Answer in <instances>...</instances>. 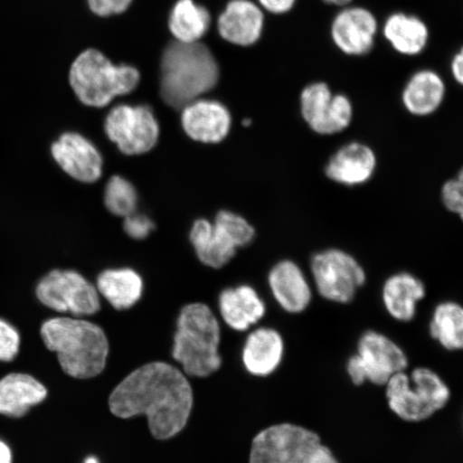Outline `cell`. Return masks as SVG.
<instances>
[{"label": "cell", "mask_w": 463, "mask_h": 463, "mask_svg": "<svg viewBox=\"0 0 463 463\" xmlns=\"http://www.w3.org/2000/svg\"><path fill=\"white\" fill-rule=\"evenodd\" d=\"M285 355V341L279 332L271 327H260L250 333L242 350V363L254 376L273 374Z\"/></svg>", "instance_id": "obj_18"}, {"label": "cell", "mask_w": 463, "mask_h": 463, "mask_svg": "<svg viewBox=\"0 0 463 463\" xmlns=\"http://www.w3.org/2000/svg\"><path fill=\"white\" fill-rule=\"evenodd\" d=\"M85 463H99V461H98L96 457H89V458L85 460Z\"/></svg>", "instance_id": "obj_41"}, {"label": "cell", "mask_w": 463, "mask_h": 463, "mask_svg": "<svg viewBox=\"0 0 463 463\" xmlns=\"http://www.w3.org/2000/svg\"><path fill=\"white\" fill-rule=\"evenodd\" d=\"M42 337L71 378H95L106 368L109 341L103 329L94 323L80 318H50L43 324Z\"/></svg>", "instance_id": "obj_3"}, {"label": "cell", "mask_w": 463, "mask_h": 463, "mask_svg": "<svg viewBox=\"0 0 463 463\" xmlns=\"http://www.w3.org/2000/svg\"><path fill=\"white\" fill-rule=\"evenodd\" d=\"M451 72H453L454 78L459 84L463 83V53L459 52L454 57L453 62H451Z\"/></svg>", "instance_id": "obj_38"}, {"label": "cell", "mask_w": 463, "mask_h": 463, "mask_svg": "<svg viewBox=\"0 0 463 463\" xmlns=\"http://www.w3.org/2000/svg\"><path fill=\"white\" fill-rule=\"evenodd\" d=\"M408 366V357L401 346L383 334L368 331L358 340L357 353L347 361L346 373L355 385L369 381L383 386Z\"/></svg>", "instance_id": "obj_7"}, {"label": "cell", "mask_w": 463, "mask_h": 463, "mask_svg": "<svg viewBox=\"0 0 463 463\" xmlns=\"http://www.w3.org/2000/svg\"><path fill=\"white\" fill-rule=\"evenodd\" d=\"M0 463H13V451L3 439H0Z\"/></svg>", "instance_id": "obj_39"}, {"label": "cell", "mask_w": 463, "mask_h": 463, "mask_svg": "<svg viewBox=\"0 0 463 463\" xmlns=\"http://www.w3.org/2000/svg\"><path fill=\"white\" fill-rule=\"evenodd\" d=\"M104 204L113 215L129 216L137 210V190L127 179L114 176L109 179L106 191H104Z\"/></svg>", "instance_id": "obj_29"}, {"label": "cell", "mask_w": 463, "mask_h": 463, "mask_svg": "<svg viewBox=\"0 0 463 463\" xmlns=\"http://www.w3.org/2000/svg\"><path fill=\"white\" fill-rule=\"evenodd\" d=\"M386 398L398 418L420 422L447 407L450 391L437 373L420 367L411 375L404 372L393 374L386 383Z\"/></svg>", "instance_id": "obj_6"}, {"label": "cell", "mask_w": 463, "mask_h": 463, "mask_svg": "<svg viewBox=\"0 0 463 463\" xmlns=\"http://www.w3.org/2000/svg\"><path fill=\"white\" fill-rule=\"evenodd\" d=\"M215 224L228 235L236 248L250 244L254 235H256V231L246 219L232 212H220L216 217Z\"/></svg>", "instance_id": "obj_30"}, {"label": "cell", "mask_w": 463, "mask_h": 463, "mask_svg": "<svg viewBox=\"0 0 463 463\" xmlns=\"http://www.w3.org/2000/svg\"><path fill=\"white\" fill-rule=\"evenodd\" d=\"M259 2L269 13L282 14L291 10L297 0H259Z\"/></svg>", "instance_id": "obj_36"}, {"label": "cell", "mask_w": 463, "mask_h": 463, "mask_svg": "<svg viewBox=\"0 0 463 463\" xmlns=\"http://www.w3.org/2000/svg\"><path fill=\"white\" fill-rule=\"evenodd\" d=\"M244 125L245 126H250L251 125V119H245L244 120Z\"/></svg>", "instance_id": "obj_42"}, {"label": "cell", "mask_w": 463, "mask_h": 463, "mask_svg": "<svg viewBox=\"0 0 463 463\" xmlns=\"http://www.w3.org/2000/svg\"><path fill=\"white\" fill-rule=\"evenodd\" d=\"M182 125L194 141L219 143L229 135L232 118L222 103L196 99L183 108Z\"/></svg>", "instance_id": "obj_13"}, {"label": "cell", "mask_w": 463, "mask_h": 463, "mask_svg": "<svg viewBox=\"0 0 463 463\" xmlns=\"http://www.w3.org/2000/svg\"><path fill=\"white\" fill-rule=\"evenodd\" d=\"M217 26L225 42L250 46L258 43L262 34L264 15L262 10L249 0H231L220 14Z\"/></svg>", "instance_id": "obj_15"}, {"label": "cell", "mask_w": 463, "mask_h": 463, "mask_svg": "<svg viewBox=\"0 0 463 463\" xmlns=\"http://www.w3.org/2000/svg\"><path fill=\"white\" fill-rule=\"evenodd\" d=\"M376 20L364 8H347L335 16L332 37L335 45L347 55L361 56L372 51Z\"/></svg>", "instance_id": "obj_14"}, {"label": "cell", "mask_w": 463, "mask_h": 463, "mask_svg": "<svg viewBox=\"0 0 463 463\" xmlns=\"http://www.w3.org/2000/svg\"><path fill=\"white\" fill-rule=\"evenodd\" d=\"M97 291L115 309H129L140 299L143 281L140 275L130 269H108L98 277Z\"/></svg>", "instance_id": "obj_25"}, {"label": "cell", "mask_w": 463, "mask_h": 463, "mask_svg": "<svg viewBox=\"0 0 463 463\" xmlns=\"http://www.w3.org/2000/svg\"><path fill=\"white\" fill-rule=\"evenodd\" d=\"M52 155L69 175L82 183H95L101 177L103 160L94 144L79 133H63L52 145Z\"/></svg>", "instance_id": "obj_12"}, {"label": "cell", "mask_w": 463, "mask_h": 463, "mask_svg": "<svg viewBox=\"0 0 463 463\" xmlns=\"http://www.w3.org/2000/svg\"><path fill=\"white\" fill-rule=\"evenodd\" d=\"M311 273L321 297L339 304L350 303L366 281L362 265L339 249L317 253L311 260Z\"/></svg>", "instance_id": "obj_9"}, {"label": "cell", "mask_w": 463, "mask_h": 463, "mask_svg": "<svg viewBox=\"0 0 463 463\" xmlns=\"http://www.w3.org/2000/svg\"><path fill=\"white\" fill-rule=\"evenodd\" d=\"M133 0H87L89 9L97 16L109 17L126 13Z\"/></svg>", "instance_id": "obj_35"}, {"label": "cell", "mask_w": 463, "mask_h": 463, "mask_svg": "<svg viewBox=\"0 0 463 463\" xmlns=\"http://www.w3.org/2000/svg\"><path fill=\"white\" fill-rule=\"evenodd\" d=\"M426 288L419 278L408 273L392 275L384 283L382 299L387 312L397 321H412L416 306L425 298Z\"/></svg>", "instance_id": "obj_21"}, {"label": "cell", "mask_w": 463, "mask_h": 463, "mask_svg": "<svg viewBox=\"0 0 463 463\" xmlns=\"http://www.w3.org/2000/svg\"><path fill=\"white\" fill-rule=\"evenodd\" d=\"M141 75L129 65H115L96 49L82 52L71 67L69 82L85 106L103 108L137 89Z\"/></svg>", "instance_id": "obj_5"}, {"label": "cell", "mask_w": 463, "mask_h": 463, "mask_svg": "<svg viewBox=\"0 0 463 463\" xmlns=\"http://www.w3.org/2000/svg\"><path fill=\"white\" fill-rule=\"evenodd\" d=\"M21 337L17 329L0 317V362L15 360L20 352Z\"/></svg>", "instance_id": "obj_32"}, {"label": "cell", "mask_w": 463, "mask_h": 463, "mask_svg": "<svg viewBox=\"0 0 463 463\" xmlns=\"http://www.w3.org/2000/svg\"><path fill=\"white\" fill-rule=\"evenodd\" d=\"M46 396L45 386L33 376L17 373L5 375L0 379V415L23 418Z\"/></svg>", "instance_id": "obj_19"}, {"label": "cell", "mask_w": 463, "mask_h": 463, "mask_svg": "<svg viewBox=\"0 0 463 463\" xmlns=\"http://www.w3.org/2000/svg\"><path fill=\"white\" fill-rule=\"evenodd\" d=\"M430 331L444 349L459 351L463 346V309L455 302L439 304L433 311Z\"/></svg>", "instance_id": "obj_27"}, {"label": "cell", "mask_w": 463, "mask_h": 463, "mask_svg": "<svg viewBox=\"0 0 463 463\" xmlns=\"http://www.w3.org/2000/svg\"><path fill=\"white\" fill-rule=\"evenodd\" d=\"M190 241L201 262L210 268L222 269L235 256L237 248L228 235L205 219L194 222Z\"/></svg>", "instance_id": "obj_22"}, {"label": "cell", "mask_w": 463, "mask_h": 463, "mask_svg": "<svg viewBox=\"0 0 463 463\" xmlns=\"http://www.w3.org/2000/svg\"><path fill=\"white\" fill-rule=\"evenodd\" d=\"M352 118L353 107L349 98L345 95L333 96L322 136H331L344 131L350 126Z\"/></svg>", "instance_id": "obj_31"}, {"label": "cell", "mask_w": 463, "mask_h": 463, "mask_svg": "<svg viewBox=\"0 0 463 463\" xmlns=\"http://www.w3.org/2000/svg\"><path fill=\"white\" fill-rule=\"evenodd\" d=\"M321 444L315 431L283 422L265 428L254 437L249 463H310Z\"/></svg>", "instance_id": "obj_8"}, {"label": "cell", "mask_w": 463, "mask_h": 463, "mask_svg": "<svg viewBox=\"0 0 463 463\" xmlns=\"http://www.w3.org/2000/svg\"><path fill=\"white\" fill-rule=\"evenodd\" d=\"M219 309L224 322L237 332L248 331L266 314L263 299L250 286L224 289L220 294Z\"/></svg>", "instance_id": "obj_20"}, {"label": "cell", "mask_w": 463, "mask_h": 463, "mask_svg": "<svg viewBox=\"0 0 463 463\" xmlns=\"http://www.w3.org/2000/svg\"><path fill=\"white\" fill-rule=\"evenodd\" d=\"M384 34L393 49L410 56L420 54L430 37L424 23L418 17L403 14H393L386 21Z\"/></svg>", "instance_id": "obj_26"}, {"label": "cell", "mask_w": 463, "mask_h": 463, "mask_svg": "<svg viewBox=\"0 0 463 463\" xmlns=\"http://www.w3.org/2000/svg\"><path fill=\"white\" fill-rule=\"evenodd\" d=\"M310 463H339V461L335 458L331 449L326 447V445L321 444L316 449L314 455H312Z\"/></svg>", "instance_id": "obj_37"}, {"label": "cell", "mask_w": 463, "mask_h": 463, "mask_svg": "<svg viewBox=\"0 0 463 463\" xmlns=\"http://www.w3.org/2000/svg\"><path fill=\"white\" fill-rule=\"evenodd\" d=\"M463 177L462 173L458 178L445 183L442 189V200L445 207L451 213L462 216L463 213Z\"/></svg>", "instance_id": "obj_33"}, {"label": "cell", "mask_w": 463, "mask_h": 463, "mask_svg": "<svg viewBox=\"0 0 463 463\" xmlns=\"http://www.w3.org/2000/svg\"><path fill=\"white\" fill-rule=\"evenodd\" d=\"M160 94L174 109H183L215 89L219 66L205 44L173 42L161 58Z\"/></svg>", "instance_id": "obj_2"}, {"label": "cell", "mask_w": 463, "mask_h": 463, "mask_svg": "<svg viewBox=\"0 0 463 463\" xmlns=\"http://www.w3.org/2000/svg\"><path fill=\"white\" fill-rule=\"evenodd\" d=\"M104 129L109 140L125 155H142L155 147L159 138V125L147 106L120 104L109 111Z\"/></svg>", "instance_id": "obj_11"}, {"label": "cell", "mask_w": 463, "mask_h": 463, "mask_svg": "<svg viewBox=\"0 0 463 463\" xmlns=\"http://www.w3.org/2000/svg\"><path fill=\"white\" fill-rule=\"evenodd\" d=\"M375 167L373 150L355 142L345 145L333 156L326 167V175L335 183L354 187L367 183Z\"/></svg>", "instance_id": "obj_17"}, {"label": "cell", "mask_w": 463, "mask_h": 463, "mask_svg": "<svg viewBox=\"0 0 463 463\" xmlns=\"http://www.w3.org/2000/svg\"><path fill=\"white\" fill-rule=\"evenodd\" d=\"M194 404L186 376L171 364H144L120 382L109 399L111 412L120 419L145 415L153 436L167 439L187 425Z\"/></svg>", "instance_id": "obj_1"}, {"label": "cell", "mask_w": 463, "mask_h": 463, "mask_svg": "<svg viewBox=\"0 0 463 463\" xmlns=\"http://www.w3.org/2000/svg\"><path fill=\"white\" fill-rule=\"evenodd\" d=\"M333 96L326 83L307 86L300 96V109H302L303 118L310 128L318 135L322 133Z\"/></svg>", "instance_id": "obj_28"}, {"label": "cell", "mask_w": 463, "mask_h": 463, "mask_svg": "<svg viewBox=\"0 0 463 463\" xmlns=\"http://www.w3.org/2000/svg\"><path fill=\"white\" fill-rule=\"evenodd\" d=\"M124 229L131 239L144 240L155 229V224L146 215L133 213L125 217Z\"/></svg>", "instance_id": "obj_34"}, {"label": "cell", "mask_w": 463, "mask_h": 463, "mask_svg": "<svg viewBox=\"0 0 463 463\" xmlns=\"http://www.w3.org/2000/svg\"><path fill=\"white\" fill-rule=\"evenodd\" d=\"M269 286L278 305L288 314H300L308 308L312 298L309 283L292 260H281L271 269Z\"/></svg>", "instance_id": "obj_16"}, {"label": "cell", "mask_w": 463, "mask_h": 463, "mask_svg": "<svg viewBox=\"0 0 463 463\" xmlns=\"http://www.w3.org/2000/svg\"><path fill=\"white\" fill-rule=\"evenodd\" d=\"M36 295L40 303L57 312L91 316L100 310L97 288L73 270L51 271L38 283Z\"/></svg>", "instance_id": "obj_10"}, {"label": "cell", "mask_w": 463, "mask_h": 463, "mask_svg": "<svg viewBox=\"0 0 463 463\" xmlns=\"http://www.w3.org/2000/svg\"><path fill=\"white\" fill-rule=\"evenodd\" d=\"M211 25V14L194 0H177L167 22L175 42L183 43H199L210 31Z\"/></svg>", "instance_id": "obj_24"}, {"label": "cell", "mask_w": 463, "mask_h": 463, "mask_svg": "<svg viewBox=\"0 0 463 463\" xmlns=\"http://www.w3.org/2000/svg\"><path fill=\"white\" fill-rule=\"evenodd\" d=\"M444 95L443 80L436 72L422 71L410 79L403 90L402 101L411 114L427 116L441 106Z\"/></svg>", "instance_id": "obj_23"}, {"label": "cell", "mask_w": 463, "mask_h": 463, "mask_svg": "<svg viewBox=\"0 0 463 463\" xmlns=\"http://www.w3.org/2000/svg\"><path fill=\"white\" fill-rule=\"evenodd\" d=\"M220 326L204 304H190L181 311L174 335L172 355L191 376L206 378L222 367L219 355Z\"/></svg>", "instance_id": "obj_4"}, {"label": "cell", "mask_w": 463, "mask_h": 463, "mask_svg": "<svg viewBox=\"0 0 463 463\" xmlns=\"http://www.w3.org/2000/svg\"><path fill=\"white\" fill-rule=\"evenodd\" d=\"M323 2L335 5H345L346 4H349L351 0H323Z\"/></svg>", "instance_id": "obj_40"}]
</instances>
